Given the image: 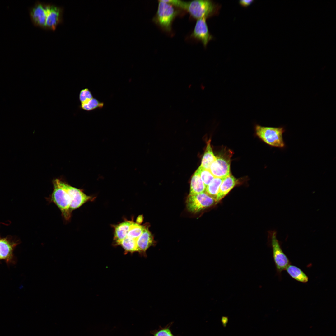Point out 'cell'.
<instances>
[{
  "label": "cell",
  "instance_id": "ac0fdd59",
  "mask_svg": "<svg viewBox=\"0 0 336 336\" xmlns=\"http://www.w3.org/2000/svg\"><path fill=\"white\" fill-rule=\"evenodd\" d=\"M224 178L215 177L206 187L205 192L216 200L220 187Z\"/></svg>",
  "mask_w": 336,
  "mask_h": 336
},
{
  "label": "cell",
  "instance_id": "6da1fadb",
  "mask_svg": "<svg viewBox=\"0 0 336 336\" xmlns=\"http://www.w3.org/2000/svg\"><path fill=\"white\" fill-rule=\"evenodd\" d=\"M180 12L171 5L159 0L157 11L152 21L164 31L170 32L173 21Z\"/></svg>",
  "mask_w": 336,
  "mask_h": 336
},
{
  "label": "cell",
  "instance_id": "7a4b0ae2",
  "mask_svg": "<svg viewBox=\"0 0 336 336\" xmlns=\"http://www.w3.org/2000/svg\"><path fill=\"white\" fill-rule=\"evenodd\" d=\"M53 183V192L47 199L49 202L55 204L61 211L63 219L66 221H69L72 212L70 209L69 196L67 192L59 185L55 179Z\"/></svg>",
  "mask_w": 336,
  "mask_h": 336
},
{
  "label": "cell",
  "instance_id": "7c38bea8",
  "mask_svg": "<svg viewBox=\"0 0 336 336\" xmlns=\"http://www.w3.org/2000/svg\"><path fill=\"white\" fill-rule=\"evenodd\" d=\"M238 180L231 173L224 178L220 187L216 198V202L222 199L237 184Z\"/></svg>",
  "mask_w": 336,
  "mask_h": 336
},
{
  "label": "cell",
  "instance_id": "5b68a950",
  "mask_svg": "<svg viewBox=\"0 0 336 336\" xmlns=\"http://www.w3.org/2000/svg\"><path fill=\"white\" fill-rule=\"evenodd\" d=\"M270 239L272 249L273 257L277 274L281 278L282 272L291 263L289 259L283 251L281 244L277 237V232H270Z\"/></svg>",
  "mask_w": 336,
  "mask_h": 336
},
{
  "label": "cell",
  "instance_id": "ba28073f",
  "mask_svg": "<svg viewBox=\"0 0 336 336\" xmlns=\"http://www.w3.org/2000/svg\"><path fill=\"white\" fill-rule=\"evenodd\" d=\"M220 154L211 165L209 170L214 177L225 178L230 174L231 153Z\"/></svg>",
  "mask_w": 336,
  "mask_h": 336
},
{
  "label": "cell",
  "instance_id": "8fae6325",
  "mask_svg": "<svg viewBox=\"0 0 336 336\" xmlns=\"http://www.w3.org/2000/svg\"><path fill=\"white\" fill-rule=\"evenodd\" d=\"M149 226L147 224L143 230L142 234L136 240L138 252L142 256L146 257V252L151 246H154L156 244L154 237L150 231Z\"/></svg>",
  "mask_w": 336,
  "mask_h": 336
},
{
  "label": "cell",
  "instance_id": "44dd1931",
  "mask_svg": "<svg viewBox=\"0 0 336 336\" xmlns=\"http://www.w3.org/2000/svg\"><path fill=\"white\" fill-rule=\"evenodd\" d=\"M12 248L9 243L3 239H0V259H5L11 254Z\"/></svg>",
  "mask_w": 336,
  "mask_h": 336
},
{
  "label": "cell",
  "instance_id": "603a6c76",
  "mask_svg": "<svg viewBox=\"0 0 336 336\" xmlns=\"http://www.w3.org/2000/svg\"><path fill=\"white\" fill-rule=\"evenodd\" d=\"M93 95L88 88L81 89L79 94V100L80 104H83L93 98Z\"/></svg>",
  "mask_w": 336,
  "mask_h": 336
},
{
  "label": "cell",
  "instance_id": "4fadbf2b",
  "mask_svg": "<svg viewBox=\"0 0 336 336\" xmlns=\"http://www.w3.org/2000/svg\"><path fill=\"white\" fill-rule=\"evenodd\" d=\"M62 13V9L60 8L50 5L46 19L45 28L54 30L60 21Z\"/></svg>",
  "mask_w": 336,
  "mask_h": 336
},
{
  "label": "cell",
  "instance_id": "2e32d148",
  "mask_svg": "<svg viewBox=\"0 0 336 336\" xmlns=\"http://www.w3.org/2000/svg\"><path fill=\"white\" fill-rule=\"evenodd\" d=\"M206 188L205 185L196 171L191 179L189 194H194L205 192Z\"/></svg>",
  "mask_w": 336,
  "mask_h": 336
},
{
  "label": "cell",
  "instance_id": "ffe728a7",
  "mask_svg": "<svg viewBox=\"0 0 336 336\" xmlns=\"http://www.w3.org/2000/svg\"><path fill=\"white\" fill-rule=\"evenodd\" d=\"M118 245L122 247L124 250L125 254L138 252L136 242L134 240L125 238L120 242Z\"/></svg>",
  "mask_w": 336,
  "mask_h": 336
},
{
  "label": "cell",
  "instance_id": "e0dca14e",
  "mask_svg": "<svg viewBox=\"0 0 336 336\" xmlns=\"http://www.w3.org/2000/svg\"><path fill=\"white\" fill-rule=\"evenodd\" d=\"M210 142V140L207 142L206 149L200 165L204 168L209 170L211 164L216 159V156L214 155L211 147Z\"/></svg>",
  "mask_w": 336,
  "mask_h": 336
},
{
  "label": "cell",
  "instance_id": "3957f363",
  "mask_svg": "<svg viewBox=\"0 0 336 336\" xmlns=\"http://www.w3.org/2000/svg\"><path fill=\"white\" fill-rule=\"evenodd\" d=\"M255 131L257 135L267 144L280 148L285 147L283 136L285 131L284 127H268L256 125Z\"/></svg>",
  "mask_w": 336,
  "mask_h": 336
},
{
  "label": "cell",
  "instance_id": "52a82bcc",
  "mask_svg": "<svg viewBox=\"0 0 336 336\" xmlns=\"http://www.w3.org/2000/svg\"><path fill=\"white\" fill-rule=\"evenodd\" d=\"M216 201L205 192L194 194H189L186 201L188 211L196 213L213 205Z\"/></svg>",
  "mask_w": 336,
  "mask_h": 336
},
{
  "label": "cell",
  "instance_id": "9c48e42d",
  "mask_svg": "<svg viewBox=\"0 0 336 336\" xmlns=\"http://www.w3.org/2000/svg\"><path fill=\"white\" fill-rule=\"evenodd\" d=\"M50 5L37 3L30 10V15L33 24L45 28L47 16Z\"/></svg>",
  "mask_w": 336,
  "mask_h": 336
},
{
  "label": "cell",
  "instance_id": "8992f818",
  "mask_svg": "<svg viewBox=\"0 0 336 336\" xmlns=\"http://www.w3.org/2000/svg\"><path fill=\"white\" fill-rule=\"evenodd\" d=\"M59 185L68 193L71 200L70 209L72 212L76 209L86 203L93 201L94 196L86 194L83 190L73 187L60 179H56Z\"/></svg>",
  "mask_w": 336,
  "mask_h": 336
},
{
  "label": "cell",
  "instance_id": "d4e9b609",
  "mask_svg": "<svg viewBox=\"0 0 336 336\" xmlns=\"http://www.w3.org/2000/svg\"><path fill=\"white\" fill-rule=\"evenodd\" d=\"M164 2L176 7L184 10H186L187 2L178 0H162Z\"/></svg>",
  "mask_w": 336,
  "mask_h": 336
},
{
  "label": "cell",
  "instance_id": "d6986e66",
  "mask_svg": "<svg viewBox=\"0 0 336 336\" xmlns=\"http://www.w3.org/2000/svg\"><path fill=\"white\" fill-rule=\"evenodd\" d=\"M104 106L103 102L100 101L96 98L93 97L86 102L80 104L79 108L86 111H91L96 109H101Z\"/></svg>",
  "mask_w": 336,
  "mask_h": 336
},
{
  "label": "cell",
  "instance_id": "9a60e30c",
  "mask_svg": "<svg viewBox=\"0 0 336 336\" xmlns=\"http://www.w3.org/2000/svg\"><path fill=\"white\" fill-rule=\"evenodd\" d=\"M285 270L288 275L293 279L302 283H306L309 278L306 274L299 268L291 264L287 266Z\"/></svg>",
  "mask_w": 336,
  "mask_h": 336
},
{
  "label": "cell",
  "instance_id": "4316f807",
  "mask_svg": "<svg viewBox=\"0 0 336 336\" xmlns=\"http://www.w3.org/2000/svg\"><path fill=\"white\" fill-rule=\"evenodd\" d=\"M191 84L189 85V86H188V88H191Z\"/></svg>",
  "mask_w": 336,
  "mask_h": 336
},
{
  "label": "cell",
  "instance_id": "484cf974",
  "mask_svg": "<svg viewBox=\"0 0 336 336\" xmlns=\"http://www.w3.org/2000/svg\"><path fill=\"white\" fill-rule=\"evenodd\" d=\"M254 1L253 0H242L239 1V2L242 6L246 7L251 5Z\"/></svg>",
  "mask_w": 336,
  "mask_h": 336
},
{
  "label": "cell",
  "instance_id": "cb8c5ba5",
  "mask_svg": "<svg viewBox=\"0 0 336 336\" xmlns=\"http://www.w3.org/2000/svg\"><path fill=\"white\" fill-rule=\"evenodd\" d=\"M170 324L164 328L160 327L158 329L152 331L150 333L153 336H174L170 329Z\"/></svg>",
  "mask_w": 336,
  "mask_h": 336
},
{
  "label": "cell",
  "instance_id": "277c9868",
  "mask_svg": "<svg viewBox=\"0 0 336 336\" xmlns=\"http://www.w3.org/2000/svg\"><path fill=\"white\" fill-rule=\"evenodd\" d=\"M219 6L209 0H194L187 2L186 10L194 18H207L218 12Z\"/></svg>",
  "mask_w": 336,
  "mask_h": 336
},
{
  "label": "cell",
  "instance_id": "30bf717a",
  "mask_svg": "<svg viewBox=\"0 0 336 336\" xmlns=\"http://www.w3.org/2000/svg\"><path fill=\"white\" fill-rule=\"evenodd\" d=\"M207 18L203 17L197 20L190 35L191 37L201 41L205 47L213 38L209 31L206 21Z\"/></svg>",
  "mask_w": 336,
  "mask_h": 336
},
{
  "label": "cell",
  "instance_id": "5bb4252c",
  "mask_svg": "<svg viewBox=\"0 0 336 336\" xmlns=\"http://www.w3.org/2000/svg\"><path fill=\"white\" fill-rule=\"evenodd\" d=\"M132 220H126L113 226L114 230V245H118L120 242L125 238Z\"/></svg>",
  "mask_w": 336,
  "mask_h": 336
},
{
  "label": "cell",
  "instance_id": "7402d4cb",
  "mask_svg": "<svg viewBox=\"0 0 336 336\" xmlns=\"http://www.w3.org/2000/svg\"><path fill=\"white\" fill-rule=\"evenodd\" d=\"M206 187L215 178L209 170L205 169L200 166L196 170Z\"/></svg>",
  "mask_w": 336,
  "mask_h": 336
}]
</instances>
